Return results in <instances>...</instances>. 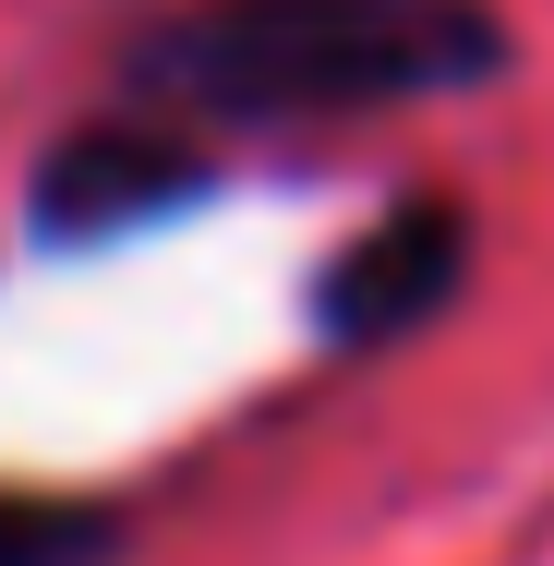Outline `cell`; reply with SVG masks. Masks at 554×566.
I'll return each instance as SVG.
<instances>
[{
	"label": "cell",
	"instance_id": "obj_1",
	"mask_svg": "<svg viewBox=\"0 0 554 566\" xmlns=\"http://www.w3.org/2000/svg\"><path fill=\"white\" fill-rule=\"evenodd\" d=\"M506 61V24L482 0H181L133 36L121 85L145 120L181 133H290L458 97Z\"/></svg>",
	"mask_w": 554,
	"mask_h": 566
},
{
	"label": "cell",
	"instance_id": "obj_2",
	"mask_svg": "<svg viewBox=\"0 0 554 566\" xmlns=\"http://www.w3.org/2000/svg\"><path fill=\"white\" fill-rule=\"evenodd\" d=\"M194 181H206V145H194V133H157L145 109H121V120L73 133V145L36 169V218L61 229V241H109V229L181 206Z\"/></svg>",
	"mask_w": 554,
	"mask_h": 566
},
{
	"label": "cell",
	"instance_id": "obj_3",
	"mask_svg": "<svg viewBox=\"0 0 554 566\" xmlns=\"http://www.w3.org/2000/svg\"><path fill=\"white\" fill-rule=\"evenodd\" d=\"M446 277H458V218L446 206H410L374 241H349L326 277V338H398L410 314H435Z\"/></svg>",
	"mask_w": 554,
	"mask_h": 566
},
{
	"label": "cell",
	"instance_id": "obj_4",
	"mask_svg": "<svg viewBox=\"0 0 554 566\" xmlns=\"http://www.w3.org/2000/svg\"><path fill=\"white\" fill-rule=\"evenodd\" d=\"M109 543V518H85V506H24V494H0V566H85Z\"/></svg>",
	"mask_w": 554,
	"mask_h": 566
}]
</instances>
